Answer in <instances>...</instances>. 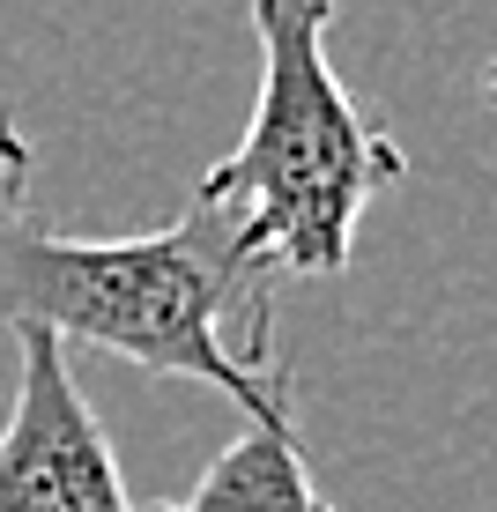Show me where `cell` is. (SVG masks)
Here are the masks:
<instances>
[{
	"label": "cell",
	"mask_w": 497,
	"mask_h": 512,
	"mask_svg": "<svg viewBox=\"0 0 497 512\" xmlns=\"http://www.w3.org/2000/svg\"><path fill=\"white\" fill-rule=\"evenodd\" d=\"M0 320L45 327L67 349H112L164 379L223 386L253 423L290 431L275 260H260L208 193L149 238H60L30 216L23 171H0Z\"/></svg>",
	"instance_id": "6da1fadb"
},
{
	"label": "cell",
	"mask_w": 497,
	"mask_h": 512,
	"mask_svg": "<svg viewBox=\"0 0 497 512\" xmlns=\"http://www.w3.org/2000/svg\"><path fill=\"white\" fill-rule=\"evenodd\" d=\"M327 23L334 0H253V127L193 186L238 216L245 245L275 260V275H342L364 208L394 179H408V156L371 127L364 104L334 75Z\"/></svg>",
	"instance_id": "7a4b0ae2"
},
{
	"label": "cell",
	"mask_w": 497,
	"mask_h": 512,
	"mask_svg": "<svg viewBox=\"0 0 497 512\" xmlns=\"http://www.w3.org/2000/svg\"><path fill=\"white\" fill-rule=\"evenodd\" d=\"M0 512H134L112 438L82 401L67 342L15 327V409L0 431Z\"/></svg>",
	"instance_id": "3957f363"
},
{
	"label": "cell",
	"mask_w": 497,
	"mask_h": 512,
	"mask_svg": "<svg viewBox=\"0 0 497 512\" xmlns=\"http://www.w3.org/2000/svg\"><path fill=\"white\" fill-rule=\"evenodd\" d=\"M149 512H334L319 498L305 453H297V431H238L230 446L208 461V475L171 505H149Z\"/></svg>",
	"instance_id": "277c9868"
},
{
	"label": "cell",
	"mask_w": 497,
	"mask_h": 512,
	"mask_svg": "<svg viewBox=\"0 0 497 512\" xmlns=\"http://www.w3.org/2000/svg\"><path fill=\"white\" fill-rule=\"evenodd\" d=\"M0 171H30V149H23V134L0 119Z\"/></svg>",
	"instance_id": "5b68a950"
},
{
	"label": "cell",
	"mask_w": 497,
	"mask_h": 512,
	"mask_svg": "<svg viewBox=\"0 0 497 512\" xmlns=\"http://www.w3.org/2000/svg\"><path fill=\"white\" fill-rule=\"evenodd\" d=\"M483 97H490V104H497V60H490V75H483Z\"/></svg>",
	"instance_id": "8992f818"
}]
</instances>
